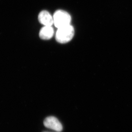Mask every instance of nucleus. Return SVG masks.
<instances>
[{
	"label": "nucleus",
	"instance_id": "5",
	"mask_svg": "<svg viewBox=\"0 0 132 132\" xmlns=\"http://www.w3.org/2000/svg\"><path fill=\"white\" fill-rule=\"evenodd\" d=\"M54 31L53 28L51 26H44L40 30L39 36L43 40H49L54 36Z\"/></svg>",
	"mask_w": 132,
	"mask_h": 132
},
{
	"label": "nucleus",
	"instance_id": "4",
	"mask_svg": "<svg viewBox=\"0 0 132 132\" xmlns=\"http://www.w3.org/2000/svg\"><path fill=\"white\" fill-rule=\"evenodd\" d=\"M38 20L44 26H51L54 24L53 17L46 10H43L39 13Z\"/></svg>",
	"mask_w": 132,
	"mask_h": 132
},
{
	"label": "nucleus",
	"instance_id": "3",
	"mask_svg": "<svg viewBox=\"0 0 132 132\" xmlns=\"http://www.w3.org/2000/svg\"><path fill=\"white\" fill-rule=\"evenodd\" d=\"M44 126L47 128L54 130L56 132L62 131V125L60 121L54 116H50L46 118L44 121Z\"/></svg>",
	"mask_w": 132,
	"mask_h": 132
},
{
	"label": "nucleus",
	"instance_id": "1",
	"mask_svg": "<svg viewBox=\"0 0 132 132\" xmlns=\"http://www.w3.org/2000/svg\"><path fill=\"white\" fill-rule=\"evenodd\" d=\"M75 35V30L71 24L58 28L56 34V41L65 44L69 43Z\"/></svg>",
	"mask_w": 132,
	"mask_h": 132
},
{
	"label": "nucleus",
	"instance_id": "2",
	"mask_svg": "<svg viewBox=\"0 0 132 132\" xmlns=\"http://www.w3.org/2000/svg\"><path fill=\"white\" fill-rule=\"evenodd\" d=\"M54 24L56 28H59L71 24V18L69 13L62 10H57L53 16Z\"/></svg>",
	"mask_w": 132,
	"mask_h": 132
}]
</instances>
